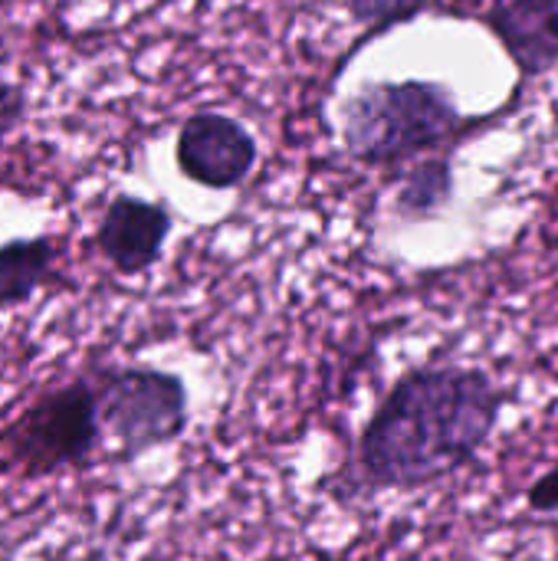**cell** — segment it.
I'll return each mask as SVG.
<instances>
[{"mask_svg": "<svg viewBox=\"0 0 558 561\" xmlns=\"http://www.w3.org/2000/svg\"><path fill=\"white\" fill-rule=\"evenodd\" d=\"M174 161L187 181L207 191H234L253 174L260 145L240 118L201 108L181 122L174 138Z\"/></svg>", "mask_w": 558, "mask_h": 561, "instance_id": "cell-5", "label": "cell"}, {"mask_svg": "<svg viewBox=\"0 0 558 561\" xmlns=\"http://www.w3.org/2000/svg\"><path fill=\"white\" fill-rule=\"evenodd\" d=\"M553 296H556V302H558V279H556V286H553Z\"/></svg>", "mask_w": 558, "mask_h": 561, "instance_id": "cell-13", "label": "cell"}, {"mask_svg": "<svg viewBox=\"0 0 558 561\" xmlns=\"http://www.w3.org/2000/svg\"><path fill=\"white\" fill-rule=\"evenodd\" d=\"M526 503H529V510L533 513H539V516H556L558 513V463L556 467H549L533 486H529V493H526Z\"/></svg>", "mask_w": 558, "mask_h": 561, "instance_id": "cell-11", "label": "cell"}, {"mask_svg": "<svg viewBox=\"0 0 558 561\" xmlns=\"http://www.w3.org/2000/svg\"><path fill=\"white\" fill-rule=\"evenodd\" d=\"M138 561H178V559H171V556H161V552H148L145 559H138Z\"/></svg>", "mask_w": 558, "mask_h": 561, "instance_id": "cell-12", "label": "cell"}, {"mask_svg": "<svg viewBox=\"0 0 558 561\" xmlns=\"http://www.w3.org/2000/svg\"><path fill=\"white\" fill-rule=\"evenodd\" d=\"M59 243L53 233L0 243V309L26 306L53 276Z\"/></svg>", "mask_w": 558, "mask_h": 561, "instance_id": "cell-8", "label": "cell"}, {"mask_svg": "<svg viewBox=\"0 0 558 561\" xmlns=\"http://www.w3.org/2000/svg\"><path fill=\"white\" fill-rule=\"evenodd\" d=\"M102 437L95 381L72 378L43 391L0 427V473L36 480L79 467L99 450Z\"/></svg>", "mask_w": 558, "mask_h": 561, "instance_id": "cell-3", "label": "cell"}, {"mask_svg": "<svg viewBox=\"0 0 558 561\" xmlns=\"http://www.w3.org/2000/svg\"><path fill=\"white\" fill-rule=\"evenodd\" d=\"M451 201H454V164L444 154H431L408 171L395 197V214L401 220H428L437 217Z\"/></svg>", "mask_w": 558, "mask_h": 561, "instance_id": "cell-9", "label": "cell"}, {"mask_svg": "<svg viewBox=\"0 0 558 561\" xmlns=\"http://www.w3.org/2000/svg\"><path fill=\"white\" fill-rule=\"evenodd\" d=\"M345 3L352 23H358L368 33H385L428 10V0H345Z\"/></svg>", "mask_w": 558, "mask_h": 561, "instance_id": "cell-10", "label": "cell"}, {"mask_svg": "<svg viewBox=\"0 0 558 561\" xmlns=\"http://www.w3.org/2000/svg\"><path fill=\"white\" fill-rule=\"evenodd\" d=\"M483 118L464 115L454 92L428 79L368 82L342 105V145L365 168H395L474 135Z\"/></svg>", "mask_w": 558, "mask_h": 561, "instance_id": "cell-2", "label": "cell"}, {"mask_svg": "<svg viewBox=\"0 0 558 561\" xmlns=\"http://www.w3.org/2000/svg\"><path fill=\"white\" fill-rule=\"evenodd\" d=\"M171 227L174 217L164 201L115 194L102 207L92 243L118 276H141L161 260Z\"/></svg>", "mask_w": 558, "mask_h": 561, "instance_id": "cell-6", "label": "cell"}, {"mask_svg": "<svg viewBox=\"0 0 558 561\" xmlns=\"http://www.w3.org/2000/svg\"><path fill=\"white\" fill-rule=\"evenodd\" d=\"M480 23L503 43L523 82L558 72V0H487Z\"/></svg>", "mask_w": 558, "mask_h": 561, "instance_id": "cell-7", "label": "cell"}, {"mask_svg": "<svg viewBox=\"0 0 558 561\" xmlns=\"http://www.w3.org/2000/svg\"><path fill=\"white\" fill-rule=\"evenodd\" d=\"M503 404V388L483 368L421 365L405 371L358 434V483L382 493L454 477L490 444Z\"/></svg>", "mask_w": 558, "mask_h": 561, "instance_id": "cell-1", "label": "cell"}, {"mask_svg": "<svg viewBox=\"0 0 558 561\" xmlns=\"http://www.w3.org/2000/svg\"><path fill=\"white\" fill-rule=\"evenodd\" d=\"M102 434L115 440V460L132 463L187 431L191 394L181 375L151 365H122L92 375Z\"/></svg>", "mask_w": 558, "mask_h": 561, "instance_id": "cell-4", "label": "cell"}]
</instances>
